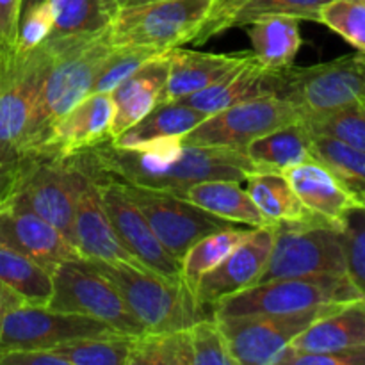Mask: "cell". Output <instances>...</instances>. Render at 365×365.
<instances>
[{
  "mask_svg": "<svg viewBox=\"0 0 365 365\" xmlns=\"http://www.w3.org/2000/svg\"><path fill=\"white\" fill-rule=\"evenodd\" d=\"M95 182H121L180 196L203 180H245L259 173L241 150L192 146L182 138H163L138 148H118L106 141L66 157Z\"/></svg>",
  "mask_w": 365,
  "mask_h": 365,
  "instance_id": "obj_1",
  "label": "cell"
},
{
  "mask_svg": "<svg viewBox=\"0 0 365 365\" xmlns=\"http://www.w3.org/2000/svg\"><path fill=\"white\" fill-rule=\"evenodd\" d=\"M50 61L39 86L24 155H41L53 125L93 93L96 75L114 45L109 29L91 38L46 39Z\"/></svg>",
  "mask_w": 365,
  "mask_h": 365,
  "instance_id": "obj_2",
  "label": "cell"
},
{
  "mask_svg": "<svg viewBox=\"0 0 365 365\" xmlns=\"http://www.w3.org/2000/svg\"><path fill=\"white\" fill-rule=\"evenodd\" d=\"M91 264L118 289L146 334L187 330L198 321L212 317V309L202 305L184 280L128 262L91 260Z\"/></svg>",
  "mask_w": 365,
  "mask_h": 365,
  "instance_id": "obj_3",
  "label": "cell"
},
{
  "mask_svg": "<svg viewBox=\"0 0 365 365\" xmlns=\"http://www.w3.org/2000/svg\"><path fill=\"white\" fill-rule=\"evenodd\" d=\"M364 296V291L349 274L278 278L253 284L220 299L212 307V317L228 319L257 314L299 312L317 307L346 305Z\"/></svg>",
  "mask_w": 365,
  "mask_h": 365,
  "instance_id": "obj_4",
  "label": "cell"
},
{
  "mask_svg": "<svg viewBox=\"0 0 365 365\" xmlns=\"http://www.w3.org/2000/svg\"><path fill=\"white\" fill-rule=\"evenodd\" d=\"M298 113L299 121L334 113L365 98V53H349L328 63L282 71L278 95Z\"/></svg>",
  "mask_w": 365,
  "mask_h": 365,
  "instance_id": "obj_5",
  "label": "cell"
},
{
  "mask_svg": "<svg viewBox=\"0 0 365 365\" xmlns=\"http://www.w3.org/2000/svg\"><path fill=\"white\" fill-rule=\"evenodd\" d=\"M84 177L66 159L25 155L9 195L2 203H16L32 210L73 245L75 202Z\"/></svg>",
  "mask_w": 365,
  "mask_h": 365,
  "instance_id": "obj_6",
  "label": "cell"
},
{
  "mask_svg": "<svg viewBox=\"0 0 365 365\" xmlns=\"http://www.w3.org/2000/svg\"><path fill=\"white\" fill-rule=\"evenodd\" d=\"M214 0H163L120 7L109 27L114 46L170 50L191 43Z\"/></svg>",
  "mask_w": 365,
  "mask_h": 365,
  "instance_id": "obj_7",
  "label": "cell"
},
{
  "mask_svg": "<svg viewBox=\"0 0 365 365\" xmlns=\"http://www.w3.org/2000/svg\"><path fill=\"white\" fill-rule=\"evenodd\" d=\"M52 280L53 294L48 309L95 317L125 335L139 337L146 334L118 289L93 266L91 260L75 259L59 264L52 271Z\"/></svg>",
  "mask_w": 365,
  "mask_h": 365,
  "instance_id": "obj_8",
  "label": "cell"
},
{
  "mask_svg": "<svg viewBox=\"0 0 365 365\" xmlns=\"http://www.w3.org/2000/svg\"><path fill=\"white\" fill-rule=\"evenodd\" d=\"M349 274L342 232L314 223H280L259 280Z\"/></svg>",
  "mask_w": 365,
  "mask_h": 365,
  "instance_id": "obj_9",
  "label": "cell"
},
{
  "mask_svg": "<svg viewBox=\"0 0 365 365\" xmlns=\"http://www.w3.org/2000/svg\"><path fill=\"white\" fill-rule=\"evenodd\" d=\"M339 307H317L299 312L257 314L216 321L220 323L235 365H278L285 349L303 330Z\"/></svg>",
  "mask_w": 365,
  "mask_h": 365,
  "instance_id": "obj_10",
  "label": "cell"
},
{
  "mask_svg": "<svg viewBox=\"0 0 365 365\" xmlns=\"http://www.w3.org/2000/svg\"><path fill=\"white\" fill-rule=\"evenodd\" d=\"M114 184L138 207L139 212L146 217L152 230L155 232L157 239L178 260H182L187 250L207 234L235 225L207 212L202 207L173 192L121 182Z\"/></svg>",
  "mask_w": 365,
  "mask_h": 365,
  "instance_id": "obj_11",
  "label": "cell"
},
{
  "mask_svg": "<svg viewBox=\"0 0 365 365\" xmlns=\"http://www.w3.org/2000/svg\"><path fill=\"white\" fill-rule=\"evenodd\" d=\"M294 121H299V116L287 100L266 95L209 114L182 138V143L245 152L253 139Z\"/></svg>",
  "mask_w": 365,
  "mask_h": 365,
  "instance_id": "obj_12",
  "label": "cell"
},
{
  "mask_svg": "<svg viewBox=\"0 0 365 365\" xmlns=\"http://www.w3.org/2000/svg\"><path fill=\"white\" fill-rule=\"evenodd\" d=\"M116 334L121 331L95 317L21 303L0 321V355L21 349H52L77 339L109 337Z\"/></svg>",
  "mask_w": 365,
  "mask_h": 365,
  "instance_id": "obj_13",
  "label": "cell"
},
{
  "mask_svg": "<svg viewBox=\"0 0 365 365\" xmlns=\"http://www.w3.org/2000/svg\"><path fill=\"white\" fill-rule=\"evenodd\" d=\"M102 205L128 252L146 267L173 280L182 278V262L175 259L157 239L155 232L138 207L123 195L114 182H96Z\"/></svg>",
  "mask_w": 365,
  "mask_h": 365,
  "instance_id": "obj_14",
  "label": "cell"
},
{
  "mask_svg": "<svg viewBox=\"0 0 365 365\" xmlns=\"http://www.w3.org/2000/svg\"><path fill=\"white\" fill-rule=\"evenodd\" d=\"M278 225H264L253 230L223 262L195 285V296L202 305L212 309L220 299L257 284L273 250Z\"/></svg>",
  "mask_w": 365,
  "mask_h": 365,
  "instance_id": "obj_15",
  "label": "cell"
},
{
  "mask_svg": "<svg viewBox=\"0 0 365 365\" xmlns=\"http://www.w3.org/2000/svg\"><path fill=\"white\" fill-rule=\"evenodd\" d=\"M0 245L24 253L50 273L66 260L82 259L56 227L16 203H0Z\"/></svg>",
  "mask_w": 365,
  "mask_h": 365,
  "instance_id": "obj_16",
  "label": "cell"
},
{
  "mask_svg": "<svg viewBox=\"0 0 365 365\" xmlns=\"http://www.w3.org/2000/svg\"><path fill=\"white\" fill-rule=\"evenodd\" d=\"M114 100L110 93H91L68 110L50 130L41 155L66 159L86 148L109 141L113 127Z\"/></svg>",
  "mask_w": 365,
  "mask_h": 365,
  "instance_id": "obj_17",
  "label": "cell"
},
{
  "mask_svg": "<svg viewBox=\"0 0 365 365\" xmlns=\"http://www.w3.org/2000/svg\"><path fill=\"white\" fill-rule=\"evenodd\" d=\"M282 175L287 178L305 209L335 230H344L353 210L365 209L362 202L317 160L296 164L282 171Z\"/></svg>",
  "mask_w": 365,
  "mask_h": 365,
  "instance_id": "obj_18",
  "label": "cell"
},
{
  "mask_svg": "<svg viewBox=\"0 0 365 365\" xmlns=\"http://www.w3.org/2000/svg\"><path fill=\"white\" fill-rule=\"evenodd\" d=\"M73 246L86 260L128 262L145 267L120 241L102 205L98 185L89 177L82 180L75 202Z\"/></svg>",
  "mask_w": 365,
  "mask_h": 365,
  "instance_id": "obj_19",
  "label": "cell"
},
{
  "mask_svg": "<svg viewBox=\"0 0 365 365\" xmlns=\"http://www.w3.org/2000/svg\"><path fill=\"white\" fill-rule=\"evenodd\" d=\"M280 82L282 71L266 70L257 63L255 57L250 56L246 63L225 75L220 82L198 93L184 96L178 102L209 116L217 110L259 98V96L278 95Z\"/></svg>",
  "mask_w": 365,
  "mask_h": 365,
  "instance_id": "obj_20",
  "label": "cell"
},
{
  "mask_svg": "<svg viewBox=\"0 0 365 365\" xmlns=\"http://www.w3.org/2000/svg\"><path fill=\"white\" fill-rule=\"evenodd\" d=\"M170 50H164L163 53L143 64L110 93L116 107L110 138H116L118 134L138 123L157 103H160L170 75Z\"/></svg>",
  "mask_w": 365,
  "mask_h": 365,
  "instance_id": "obj_21",
  "label": "cell"
},
{
  "mask_svg": "<svg viewBox=\"0 0 365 365\" xmlns=\"http://www.w3.org/2000/svg\"><path fill=\"white\" fill-rule=\"evenodd\" d=\"M252 53H207L184 50L182 46L170 50V75L164 88L163 102H175L216 84L227 73L241 66Z\"/></svg>",
  "mask_w": 365,
  "mask_h": 365,
  "instance_id": "obj_22",
  "label": "cell"
},
{
  "mask_svg": "<svg viewBox=\"0 0 365 365\" xmlns=\"http://www.w3.org/2000/svg\"><path fill=\"white\" fill-rule=\"evenodd\" d=\"M365 346V296L314 321L285 351L331 353Z\"/></svg>",
  "mask_w": 365,
  "mask_h": 365,
  "instance_id": "obj_23",
  "label": "cell"
},
{
  "mask_svg": "<svg viewBox=\"0 0 365 365\" xmlns=\"http://www.w3.org/2000/svg\"><path fill=\"white\" fill-rule=\"evenodd\" d=\"M252 56L269 71H284L294 66L302 48L299 18L285 14H267L248 24Z\"/></svg>",
  "mask_w": 365,
  "mask_h": 365,
  "instance_id": "obj_24",
  "label": "cell"
},
{
  "mask_svg": "<svg viewBox=\"0 0 365 365\" xmlns=\"http://www.w3.org/2000/svg\"><path fill=\"white\" fill-rule=\"evenodd\" d=\"M245 180L250 198L253 200L267 225L314 223L330 227L305 209V205L299 202L296 192L292 191L287 178L282 173L259 171V173L248 175Z\"/></svg>",
  "mask_w": 365,
  "mask_h": 365,
  "instance_id": "obj_25",
  "label": "cell"
},
{
  "mask_svg": "<svg viewBox=\"0 0 365 365\" xmlns=\"http://www.w3.org/2000/svg\"><path fill=\"white\" fill-rule=\"evenodd\" d=\"M310 146H312L310 132L302 121H294L262 138L253 139L245 148V153L259 171L282 173L296 164L316 160Z\"/></svg>",
  "mask_w": 365,
  "mask_h": 365,
  "instance_id": "obj_26",
  "label": "cell"
},
{
  "mask_svg": "<svg viewBox=\"0 0 365 365\" xmlns=\"http://www.w3.org/2000/svg\"><path fill=\"white\" fill-rule=\"evenodd\" d=\"M180 196L230 223L248 225L252 228L267 225L248 191L237 180H203L189 185Z\"/></svg>",
  "mask_w": 365,
  "mask_h": 365,
  "instance_id": "obj_27",
  "label": "cell"
},
{
  "mask_svg": "<svg viewBox=\"0 0 365 365\" xmlns=\"http://www.w3.org/2000/svg\"><path fill=\"white\" fill-rule=\"evenodd\" d=\"M205 118V113H200L178 100L157 103L146 116L110 139V143L118 148H138L155 139L184 138Z\"/></svg>",
  "mask_w": 365,
  "mask_h": 365,
  "instance_id": "obj_28",
  "label": "cell"
},
{
  "mask_svg": "<svg viewBox=\"0 0 365 365\" xmlns=\"http://www.w3.org/2000/svg\"><path fill=\"white\" fill-rule=\"evenodd\" d=\"M53 14L48 39L91 38L106 32L120 11L116 0H46Z\"/></svg>",
  "mask_w": 365,
  "mask_h": 365,
  "instance_id": "obj_29",
  "label": "cell"
},
{
  "mask_svg": "<svg viewBox=\"0 0 365 365\" xmlns=\"http://www.w3.org/2000/svg\"><path fill=\"white\" fill-rule=\"evenodd\" d=\"M0 282L27 305L48 307L53 294L52 273L24 253L0 245Z\"/></svg>",
  "mask_w": 365,
  "mask_h": 365,
  "instance_id": "obj_30",
  "label": "cell"
},
{
  "mask_svg": "<svg viewBox=\"0 0 365 365\" xmlns=\"http://www.w3.org/2000/svg\"><path fill=\"white\" fill-rule=\"evenodd\" d=\"M255 228H237L227 227L207 234L200 241H196L182 257V278L185 284L195 291V285L200 278L220 266L241 242H245Z\"/></svg>",
  "mask_w": 365,
  "mask_h": 365,
  "instance_id": "obj_31",
  "label": "cell"
},
{
  "mask_svg": "<svg viewBox=\"0 0 365 365\" xmlns=\"http://www.w3.org/2000/svg\"><path fill=\"white\" fill-rule=\"evenodd\" d=\"M310 150L314 159L328 168L365 207V152L324 135H312Z\"/></svg>",
  "mask_w": 365,
  "mask_h": 365,
  "instance_id": "obj_32",
  "label": "cell"
},
{
  "mask_svg": "<svg viewBox=\"0 0 365 365\" xmlns=\"http://www.w3.org/2000/svg\"><path fill=\"white\" fill-rule=\"evenodd\" d=\"M134 342V335L116 334L63 342L52 351L63 356L68 365H128Z\"/></svg>",
  "mask_w": 365,
  "mask_h": 365,
  "instance_id": "obj_33",
  "label": "cell"
},
{
  "mask_svg": "<svg viewBox=\"0 0 365 365\" xmlns=\"http://www.w3.org/2000/svg\"><path fill=\"white\" fill-rule=\"evenodd\" d=\"M128 365H192L187 330L143 334L135 337Z\"/></svg>",
  "mask_w": 365,
  "mask_h": 365,
  "instance_id": "obj_34",
  "label": "cell"
},
{
  "mask_svg": "<svg viewBox=\"0 0 365 365\" xmlns=\"http://www.w3.org/2000/svg\"><path fill=\"white\" fill-rule=\"evenodd\" d=\"M302 123L312 135L337 139L344 145L365 152V109L362 102L334 113L307 118L302 120Z\"/></svg>",
  "mask_w": 365,
  "mask_h": 365,
  "instance_id": "obj_35",
  "label": "cell"
},
{
  "mask_svg": "<svg viewBox=\"0 0 365 365\" xmlns=\"http://www.w3.org/2000/svg\"><path fill=\"white\" fill-rule=\"evenodd\" d=\"M163 52L150 46H114L96 75L93 93H113L125 78Z\"/></svg>",
  "mask_w": 365,
  "mask_h": 365,
  "instance_id": "obj_36",
  "label": "cell"
},
{
  "mask_svg": "<svg viewBox=\"0 0 365 365\" xmlns=\"http://www.w3.org/2000/svg\"><path fill=\"white\" fill-rule=\"evenodd\" d=\"M319 24L365 53V6L360 0H334L321 9Z\"/></svg>",
  "mask_w": 365,
  "mask_h": 365,
  "instance_id": "obj_37",
  "label": "cell"
},
{
  "mask_svg": "<svg viewBox=\"0 0 365 365\" xmlns=\"http://www.w3.org/2000/svg\"><path fill=\"white\" fill-rule=\"evenodd\" d=\"M187 331L192 365H235L220 323L214 317L198 321L189 327Z\"/></svg>",
  "mask_w": 365,
  "mask_h": 365,
  "instance_id": "obj_38",
  "label": "cell"
},
{
  "mask_svg": "<svg viewBox=\"0 0 365 365\" xmlns=\"http://www.w3.org/2000/svg\"><path fill=\"white\" fill-rule=\"evenodd\" d=\"M334 0H250L234 18L232 27L248 25L255 18L267 14H285L299 20L319 21V13Z\"/></svg>",
  "mask_w": 365,
  "mask_h": 365,
  "instance_id": "obj_39",
  "label": "cell"
},
{
  "mask_svg": "<svg viewBox=\"0 0 365 365\" xmlns=\"http://www.w3.org/2000/svg\"><path fill=\"white\" fill-rule=\"evenodd\" d=\"M53 31V14L48 2H41L20 16L14 48L6 56L21 57L50 38Z\"/></svg>",
  "mask_w": 365,
  "mask_h": 365,
  "instance_id": "obj_40",
  "label": "cell"
},
{
  "mask_svg": "<svg viewBox=\"0 0 365 365\" xmlns=\"http://www.w3.org/2000/svg\"><path fill=\"white\" fill-rule=\"evenodd\" d=\"M349 277L365 294V209L353 210L342 230Z\"/></svg>",
  "mask_w": 365,
  "mask_h": 365,
  "instance_id": "obj_41",
  "label": "cell"
},
{
  "mask_svg": "<svg viewBox=\"0 0 365 365\" xmlns=\"http://www.w3.org/2000/svg\"><path fill=\"white\" fill-rule=\"evenodd\" d=\"M250 0H214L210 6L207 18L203 20L202 27L196 32L191 43L195 45H205L210 38L221 34V32L232 29L234 18Z\"/></svg>",
  "mask_w": 365,
  "mask_h": 365,
  "instance_id": "obj_42",
  "label": "cell"
},
{
  "mask_svg": "<svg viewBox=\"0 0 365 365\" xmlns=\"http://www.w3.org/2000/svg\"><path fill=\"white\" fill-rule=\"evenodd\" d=\"M278 365H365V346L331 353L285 351Z\"/></svg>",
  "mask_w": 365,
  "mask_h": 365,
  "instance_id": "obj_43",
  "label": "cell"
},
{
  "mask_svg": "<svg viewBox=\"0 0 365 365\" xmlns=\"http://www.w3.org/2000/svg\"><path fill=\"white\" fill-rule=\"evenodd\" d=\"M20 14L21 0H0V56L14 48Z\"/></svg>",
  "mask_w": 365,
  "mask_h": 365,
  "instance_id": "obj_44",
  "label": "cell"
},
{
  "mask_svg": "<svg viewBox=\"0 0 365 365\" xmlns=\"http://www.w3.org/2000/svg\"><path fill=\"white\" fill-rule=\"evenodd\" d=\"M0 365H68L52 349H21L0 355Z\"/></svg>",
  "mask_w": 365,
  "mask_h": 365,
  "instance_id": "obj_45",
  "label": "cell"
},
{
  "mask_svg": "<svg viewBox=\"0 0 365 365\" xmlns=\"http://www.w3.org/2000/svg\"><path fill=\"white\" fill-rule=\"evenodd\" d=\"M21 303H25L24 299H21L13 289H9L6 284L0 282V321H2V317L6 316L11 309L21 305Z\"/></svg>",
  "mask_w": 365,
  "mask_h": 365,
  "instance_id": "obj_46",
  "label": "cell"
},
{
  "mask_svg": "<svg viewBox=\"0 0 365 365\" xmlns=\"http://www.w3.org/2000/svg\"><path fill=\"white\" fill-rule=\"evenodd\" d=\"M153 2H163V0H125V4L121 7H134V6H145V4H153Z\"/></svg>",
  "mask_w": 365,
  "mask_h": 365,
  "instance_id": "obj_47",
  "label": "cell"
},
{
  "mask_svg": "<svg viewBox=\"0 0 365 365\" xmlns=\"http://www.w3.org/2000/svg\"><path fill=\"white\" fill-rule=\"evenodd\" d=\"M41 2H45V0H21V14L27 13L29 9H32V7L38 6V4H41Z\"/></svg>",
  "mask_w": 365,
  "mask_h": 365,
  "instance_id": "obj_48",
  "label": "cell"
},
{
  "mask_svg": "<svg viewBox=\"0 0 365 365\" xmlns=\"http://www.w3.org/2000/svg\"><path fill=\"white\" fill-rule=\"evenodd\" d=\"M116 2H118V6H123V4H125V0H116Z\"/></svg>",
  "mask_w": 365,
  "mask_h": 365,
  "instance_id": "obj_49",
  "label": "cell"
},
{
  "mask_svg": "<svg viewBox=\"0 0 365 365\" xmlns=\"http://www.w3.org/2000/svg\"><path fill=\"white\" fill-rule=\"evenodd\" d=\"M362 106H364V109H365V98L362 100Z\"/></svg>",
  "mask_w": 365,
  "mask_h": 365,
  "instance_id": "obj_50",
  "label": "cell"
},
{
  "mask_svg": "<svg viewBox=\"0 0 365 365\" xmlns=\"http://www.w3.org/2000/svg\"><path fill=\"white\" fill-rule=\"evenodd\" d=\"M360 2H362V4H364V6H365V0H360Z\"/></svg>",
  "mask_w": 365,
  "mask_h": 365,
  "instance_id": "obj_51",
  "label": "cell"
}]
</instances>
